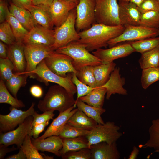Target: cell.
Returning <instances> with one entry per match:
<instances>
[{"label":"cell","mask_w":159,"mask_h":159,"mask_svg":"<svg viewBox=\"0 0 159 159\" xmlns=\"http://www.w3.org/2000/svg\"><path fill=\"white\" fill-rule=\"evenodd\" d=\"M125 29L124 26L121 25L109 26L95 23L89 28L78 32L80 39L77 41L87 45V49L92 52L106 47L108 42L120 35Z\"/></svg>","instance_id":"1"},{"label":"cell","mask_w":159,"mask_h":159,"mask_svg":"<svg viewBox=\"0 0 159 159\" xmlns=\"http://www.w3.org/2000/svg\"><path fill=\"white\" fill-rule=\"evenodd\" d=\"M74 95L58 84L50 86L42 100L39 102L37 107L41 112L57 110L62 113L74 106Z\"/></svg>","instance_id":"2"},{"label":"cell","mask_w":159,"mask_h":159,"mask_svg":"<svg viewBox=\"0 0 159 159\" xmlns=\"http://www.w3.org/2000/svg\"><path fill=\"white\" fill-rule=\"evenodd\" d=\"M87 47L86 44L76 41L71 42L55 51L72 58L73 59L72 65L75 69L77 71L85 66H95L102 64L99 58L90 53L87 49Z\"/></svg>","instance_id":"3"},{"label":"cell","mask_w":159,"mask_h":159,"mask_svg":"<svg viewBox=\"0 0 159 159\" xmlns=\"http://www.w3.org/2000/svg\"><path fill=\"white\" fill-rule=\"evenodd\" d=\"M72 73H68L65 77L59 76L48 68L43 60L32 72L31 78H36L46 86L49 85V82L55 83L63 87L70 94L74 95L77 92V90L71 80Z\"/></svg>","instance_id":"4"},{"label":"cell","mask_w":159,"mask_h":159,"mask_svg":"<svg viewBox=\"0 0 159 159\" xmlns=\"http://www.w3.org/2000/svg\"><path fill=\"white\" fill-rule=\"evenodd\" d=\"M76 16L75 8L71 11L65 21L54 29L55 42L51 47L52 50L55 51L71 42L80 39V36L75 27Z\"/></svg>","instance_id":"5"},{"label":"cell","mask_w":159,"mask_h":159,"mask_svg":"<svg viewBox=\"0 0 159 159\" xmlns=\"http://www.w3.org/2000/svg\"><path fill=\"white\" fill-rule=\"evenodd\" d=\"M120 129V127L112 122L98 124L94 128L89 131L86 136L89 148L92 145L102 142L110 143H116L123 135L119 132Z\"/></svg>","instance_id":"6"},{"label":"cell","mask_w":159,"mask_h":159,"mask_svg":"<svg viewBox=\"0 0 159 159\" xmlns=\"http://www.w3.org/2000/svg\"><path fill=\"white\" fill-rule=\"evenodd\" d=\"M118 11L117 0H95L96 23L109 26L120 25Z\"/></svg>","instance_id":"7"},{"label":"cell","mask_w":159,"mask_h":159,"mask_svg":"<svg viewBox=\"0 0 159 159\" xmlns=\"http://www.w3.org/2000/svg\"><path fill=\"white\" fill-rule=\"evenodd\" d=\"M124 26L125 29L123 32L108 42L110 47L122 42L138 41L159 35V29L149 28L140 25Z\"/></svg>","instance_id":"8"},{"label":"cell","mask_w":159,"mask_h":159,"mask_svg":"<svg viewBox=\"0 0 159 159\" xmlns=\"http://www.w3.org/2000/svg\"><path fill=\"white\" fill-rule=\"evenodd\" d=\"M95 0H79L76 9L75 27L77 32L84 30L95 23Z\"/></svg>","instance_id":"9"},{"label":"cell","mask_w":159,"mask_h":159,"mask_svg":"<svg viewBox=\"0 0 159 159\" xmlns=\"http://www.w3.org/2000/svg\"><path fill=\"white\" fill-rule=\"evenodd\" d=\"M35 103L32 102L30 107L26 111L19 110L11 106L10 112L7 115H0V132L5 133L13 130L25 119L32 116L35 112Z\"/></svg>","instance_id":"10"},{"label":"cell","mask_w":159,"mask_h":159,"mask_svg":"<svg viewBox=\"0 0 159 159\" xmlns=\"http://www.w3.org/2000/svg\"><path fill=\"white\" fill-rule=\"evenodd\" d=\"M33 119V116H30L16 129L5 133L0 132V144L7 146L16 145L19 149L26 136L30 134Z\"/></svg>","instance_id":"11"},{"label":"cell","mask_w":159,"mask_h":159,"mask_svg":"<svg viewBox=\"0 0 159 159\" xmlns=\"http://www.w3.org/2000/svg\"><path fill=\"white\" fill-rule=\"evenodd\" d=\"M54 50L51 47L28 44L24 46V52L27 63L25 72L21 74H27L31 78L32 72L37 65L46 58L50 56Z\"/></svg>","instance_id":"12"},{"label":"cell","mask_w":159,"mask_h":159,"mask_svg":"<svg viewBox=\"0 0 159 159\" xmlns=\"http://www.w3.org/2000/svg\"><path fill=\"white\" fill-rule=\"evenodd\" d=\"M44 60L50 70L61 77H65L68 73L73 72L76 74L77 72L72 64L73 59L67 55L54 51L50 56Z\"/></svg>","instance_id":"13"},{"label":"cell","mask_w":159,"mask_h":159,"mask_svg":"<svg viewBox=\"0 0 159 159\" xmlns=\"http://www.w3.org/2000/svg\"><path fill=\"white\" fill-rule=\"evenodd\" d=\"M54 42V30L37 24L29 31L22 43L24 45L32 44L51 47Z\"/></svg>","instance_id":"14"},{"label":"cell","mask_w":159,"mask_h":159,"mask_svg":"<svg viewBox=\"0 0 159 159\" xmlns=\"http://www.w3.org/2000/svg\"><path fill=\"white\" fill-rule=\"evenodd\" d=\"M134 52L130 44L127 42L116 44L108 49H99L92 51V54L101 61L102 64H106L127 57Z\"/></svg>","instance_id":"15"},{"label":"cell","mask_w":159,"mask_h":159,"mask_svg":"<svg viewBox=\"0 0 159 159\" xmlns=\"http://www.w3.org/2000/svg\"><path fill=\"white\" fill-rule=\"evenodd\" d=\"M77 3L66 0H54L49 8L53 25L57 27L64 23Z\"/></svg>","instance_id":"16"},{"label":"cell","mask_w":159,"mask_h":159,"mask_svg":"<svg viewBox=\"0 0 159 159\" xmlns=\"http://www.w3.org/2000/svg\"><path fill=\"white\" fill-rule=\"evenodd\" d=\"M118 4L120 25H140L141 13L136 4L131 2H119Z\"/></svg>","instance_id":"17"},{"label":"cell","mask_w":159,"mask_h":159,"mask_svg":"<svg viewBox=\"0 0 159 159\" xmlns=\"http://www.w3.org/2000/svg\"><path fill=\"white\" fill-rule=\"evenodd\" d=\"M91 159H119L120 154L116 143L101 142L91 145Z\"/></svg>","instance_id":"18"},{"label":"cell","mask_w":159,"mask_h":159,"mask_svg":"<svg viewBox=\"0 0 159 159\" xmlns=\"http://www.w3.org/2000/svg\"><path fill=\"white\" fill-rule=\"evenodd\" d=\"M23 43L16 42L8 47V58L14 66L16 73L21 74L25 72L27 66Z\"/></svg>","instance_id":"19"},{"label":"cell","mask_w":159,"mask_h":159,"mask_svg":"<svg viewBox=\"0 0 159 159\" xmlns=\"http://www.w3.org/2000/svg\"><path fill=\"white\" fill-rule=\"evenodd\" d=\"M74 108L73 106L64 111L59 113L56 118L53 119L44 134L37 138L43 139L52 135L59 136L69 118L78 109L77 108L74 109Z\"/></svg>","instance_id":"20"},{"label":"cell","mask_w":159,"mask_h":159,"mask_svg":"<svg viewBox=\"0 0 159 159\" xmlns=\"http://www.w3.org/2000/svg\"><path fill=\"white\" fill-rule=\"evenodd\" d=\"M31 139L32 143L39 151L49 152L60 156L59 151L62 147L63 143L62 138L59 136L52 135L43 139L31 137Z\"/></svg>","instance_id":"21"},{"label":"cell","mask_w":159,"mask_h":159,"mask_svg":"<svg viewBox=\"0 0 159 159\" xmlns=\"http://www.w3.org/2000/svg\"><path fill=\"white\" fill-rule=\"evenodd\" d=\"M119 67H115L111 72L107 82L102 86L107 89L106 99L109 100L112 94H118L125 95L127 94V90L123 88L125 80L121 77L120 74Z\"/></svg>","instance_id":"22"},{"label":"cell","mask_w":159,"mask_h":159,"mask_svg":"<svg viewBox=\"0 0 159 159\" xmlns=\"http://www.w3.org/2000/svg\"><path fill=\"white\" fill-rule=\"evenodd\" d=\"M25 9L30 11L37 24L48 29H51L54 25L49 9L32 4L27 5Z\"/></svg>","instance_id":"23"},{"label":"cell","mask_w":159,"mask_h":159,"mask_svg":"<svg viewBox=\"0 0 159 159\" xmlns=\"http://www.w3.org/2000/svg\"><path fill=\"white\" fill-rule=\"evenodd\" d=\"M9 10L14 16L28 31L37 25L30 11L27 9L11 4Z\"/></svg>","instance_id":"24"},{"label":"cell","mask_w":159,"mask_h":159,"mask_svg":"<svg viewBox=\"0 0 159 159\" xmlns=\"http://www.w3.org/2000/svg\"><path fill=\"white\" fill-rule=\"evenodd\" d=\"M67 123L70 125L88 131L94 128L98 124L94 120L87 116L78 109L70 117Z\"/></svg>","instance_id":"25"},{"label":"cell","mask_w":159,"mask_h":159,"mask_svg":"<svg viewBox=\"0 0 159 159\" xmlns=\"http://www.w3.org/2000/svg\"><path fill=\"white\" fill-rule=\"evenodd\" d=\"M116 66V64L113 61L106 64H102L93 66L96 88L102 86L107 82Z\"/></svg>","instance_id":"26"},{"label":"cell","mask_w":159,"mask_h":159,"mask_svg":"<svg viewBox=\"0 0 159 159\" xmlns=\"http://www.w3.org/2000/svg\"><path fill=\"white\" fill-rule=\"evenodd\" d=\"M107 89L103 87L94 88L87 94L79 99L87 105L97 108H102Z\"/></svg>","instance_id":"27"},{"label":"cell","mask_w":159,"mask_h":159,"mask_svg":"<svg viewBox=\"0 0 159 159\" xmlns=\"http://www.w3.org/2000/svg\"><path fill=\"white\" fill-rule=\"evenodd\" d=\"M62 139L63 146L59 151L60 156L69 151H76L89 148L88 140L86 136L64 138Z\"/></svg>","instance_id":"28"},{"label":"cell","mask_w":159,"mask_h":159,"mask_svg":"<svg viewBox=\"0 0 159 159\" xmlns=\"http://www.w3.org/2000/svg\"><path fill=\"white\" fill-rule=\"evenodd\" d=\"M74 107V108L77 107L78 109L82 111L88 117L94 120L98 124H103L105 123L101 115L106 111L105 109L89 105L79 99L76 100Z\"/></svg>","instance_id":"29"},{"label":"cell","mask_w":159,"mask_h":159,"mask_svg":"<svg viewBox=\"0 0 159 159\" xmlns=\"http://www.w3.org/2000/svg\"><path fill=\"white\" fill-rule=\"evenodd\" d=\"M149 138L144 144L139 145L140 148H153L159 153V118L153 120L148 129Z\"/></svg>","instance_id":"30"},{"label":"cell","mask_w":159,"mask_h":159,"mask_svg":"<svg viewBox=\"0 0 159 159\" xmlns=\"http://www.w3.org/2000/svg\"><path fill=\"white\" fill-rule=\"evenodd\" d=\"M138 62L142 69L159 67V45L152 50L142 54Z\"/></svg>","instance_id":"31"},{"label":"cell","mask_w":159,"mask_h":159,"mask_svg":"<svg viewBox=\"0 0 159 159\" xmlns=\"http://www.w3.org/2000/svg\"><path fill=\"white\" fill-rule=\"evenodd\" d=\"M135 52L141 54L153 49L159 45V37L127 42Z\"/></svg>","instance_id":"32"},{"label":"cell","mask_w":159,"mask_h":159,"mask_svg":"<svg viewBox=\"0 0 159 159\" xmlns=\"http://www.w3.org/2000/svg\"><path fill=\"white\" fill-rule=\"evenodd\" d=\"M29 75L27 74H14L13 76L5 82L8 89L16 98L18 92L21 87H24L27 83V80Z\"/></svg>","instance_id":"33"},{"label":"cell","mask_w":159,"mask_h":159,"mask_svg":"<svg viewBox=\"0 0 159 159\" xmlns=\"http://www.w3.org/2000/svg\"><path fill=\"white\" fill-rule=\"evenodd\" d=\"M6 21L11 26L16 42L22 43L24 38L29 31L10 13L9 9L7 12Z\"/></svg>","instance_id":"34"},{"label":"cell","mask_w":159,"mask_h":159,"mask_svg":"<svg viewBox=\"0 0 159 159\" xmlns=\"http://www.w3.org/2000/svg\"><path fill=\"white\" fill-rule=\"evenodd\" d=\"M0 103L8 104L17 108L25 107V105L21 100L11 94L5 82L1 79L0 80Z\"/></svg>","instance_id":"35"},{"label":"cell","mask_w":159,"mask_h":159,"mask_svg":"<svg viewBox=\"0 0 159 159\" xmlns=\"http://www.w3.org/2000/svg\"><path fill=\"white\" fill-rule=\"evenodd\" d=\"M142 70L141 83L142 87L145 90L152 84L159 80V67Z\"/></svg>","instance_id":"36"},{"label":"cell","mask_w":159,"mask_h":159,"mask_svg":"<svg viewBox=\"0 0 159 159\" xmlns=\"http://www.w3.org/2000/svg\"><path fill=\"white\" fill-rule=\"evenodd\" d=\"M76 74L78 79L84 83L94 88H96L93 66L84 67L77 71Z\"/></svg>","instance_id":"37"},{"label":"cell","mask_w":159,"mask_h":159,"mask_svg":"<svg viewBox=\"0 0 159 159\" xmlns=\"http://www.w3.org/2000/svg\"><path fill=\"white\" fill-rule=\"evenodd\" d=\"M140 25L159 29V11H150L141 13Z\"/></svg>","instance_id":"38"},{"label":"cell","mask_w":159,"mask_h":159,"mask_svg":"<svg viewBox=\"0 0 159 159\" xmlns=\"http://www.w3.org/2000/svg\"><path fill=\"white\" fill-rule=\"evenodd\" d=\"M26 155L27 159H44L43 154L40 153L31 141V137L26 136L21 147Z\"/></svg>","instance_id":"39"},{"label":"cell","mask_w":159,"mask_h":159,"mask_svg":"<svg viewBox=\"0 0 159 159\" xmlns=\"http://www.w3.org/2000/svg\"><path fill=\"white\" fill-rule=\"evenodd\" d=\"M89 131L78 128L67 123L60 132L59 136L62 138L86 136Z\"/></svg>","instance_id":"40"},{"label":"cell","mask_w":159,"mask_h":159,"mask_svg":"<svg viewBox=\"0 0 159 159\" xmlns=\"http://www.w3.org/2000/svg\"><path fill=\"white\" fill-rule=\"evenodd\" d=\"M0 39L8 45L13 44L16 42L11 26L6 21L0 24Z\"/></svg>","instance_id":"41"},{"label":"cell","mask_w":159,"mask_h":159,"mask_svg":"<svg viewBox=\"0 0 159 159\" xmlns=\"http://www.w3.org/2000/svg\"><path fill=\"white\" fill-rule=\"evenodd\" d=\"M14 66L11 61L7 57L0 58V76L1 79L5 82L14 74Z\"/></svg>","instance_id":"42"},{"label":"cell","mask_w":159,"mask_h":159,"mask_svg":"<svg viewBox=\"0 0 159 159\" xmlns=\"http://www.w3.org/2000/svg\"><path fill=\"white\" fill-rule=\"evenodd\" d=\"M71 80L77 88V95L76 100H77L80 97L87 94L94 89L81 82L75 73H72Z\"/></svg>","instance_id":"43"},{"label":"cell","mask_w":159,"mask_h":159,"mask_svg":"<svg viewBox=\"0 0 159 159\" xmlns=\"http://www.w3.org/2000/svg\"><path fill=\"white\" fill-rule=\"evenodd\" d=\"M63 159H91L90 148H86L74 151H69L61 155Z\"/></svg>","instance_id":"44"},{"label":"cell","mask_w":159,"mask_h":159,"mask_svg":"<svg viewBox=\"0 0 159 159\" xmlns=\"http://www.w3.org/2000/svg\"><path fill=\"white\" fill-rule=\"evenodd\" d=\"M54 111H47L43 112L42 114H39L35 111L32 115L33 117L32 127L35 125L45 122L50 119H53L55 114Z\"/></svg>","instance_id":"45"},{"label":"cell","mask_w":159,"mask_h":159,"mask_svg":"<svg viewBox=\"0 0 159 159\" xmlns=\"http://www.w3.org/2000/svg\"><path fill=\"white\" fill-rule=\"evenodd\" d=\"M138 7L141 13L159 11V1L158 0H144Z\"/></svg>","instance_id":"46"},{"label":"cell","mask_w":159,"mask_h":159,"mask_svg":"<svg viewBox=\"0 0 159 159\" xmlns=\"http://www.w3.org/2000/svg\"><path fill=\"white\" fill-rule=\"evenodd\" d=\"M49 121L48 120L33 126L29 135L31 137L33 136L34 138H37L39 134L44 130L45 127L48 125Z\"/></svg>","instance_id":"47"},{"label":"cell","mask_w":159,"mask_h":159,"mask_svg":"<svg viewBox=\"0 0 159 159\" xmlns=\"http://www.w3.org/2000/svg\"><path fill=\"white\" fill-rule=\"evenodd\" d=\"M7 4L4 0H0V22L2 23L6 20V15L9 10Z\"/></svg>","instance_id":"48"},{"label":"cell","mask_w":159,"mask_h":159,"mask_svg":"<svg viewBox=\"0 0 159 159\" xmlns=\"http://www.w3.org/2000/svg\"><path fill=\"white\" fill-rule=\"evenodd\" d=\"M30 92L31 95L36 98H39L43 94L42 88L37 85H34L32 86L30 89Z\"/></svg>","instance_id":"49"},{"label":"cell","mask_w":159,"mask_h":159,"mask_svg":"<svg viewBox=\"0 0 159 159\" xmlns=\"http://www.w3.org/2000/svg\"><path fill=\"white\" fill-rule=\"evenodd\" d=\"M54 0H33L32 3L34 5L49 9Z\"/></svg>","instance_id":"50"},{"label":"cell","mask_w":159,"mask_h":159,"mask_svg":"<svg viewBox=\"0 0 159 159\" xmlns=\"http://www.w3.org/2000/svg\"><path fill=\"white\" fill-rule=\"evenodd\" d=\"M0 159L4 158L6 154L8 153L14 151L18 149L14 146L11 148H9L8 146H6L3 144H0Z\"/></svg>","instance_id":"51"},{"label":"cell","mask_w":159,"mask_h":159,"mask_svg":"<svg viewBox=\"0 0 159 159\" xmlns=\"http://www.w3.org/2000/svg\"><path fill=\"white\" fill-rule=\"evenodd\" d=\"M12 3L19 7L25 8L26 6L32 4L30 0H11Z\"/></svg>","instance_id":"52"},{"label":"cell","mask_w":159,"mask_h":159,"mask_svg":"<svg viewBox=\"0 0 159 159\" xmlns=\"http://www.w3.org/2000/svg\"><path fill=\"white\" fill-rule=\"evenodd\" d=\"M1 41H0V58L5 59L8 57V47Z\"/></svg>","instance_id":"53"},{"label":"cell","mask_w":159,"mask_h":159,"mask_svg":"<svg viewBox=\"0 0 159 159\" xmlns=\"http://www.w3.org/2000/svg\"><path fill=\"white\" fill-rule=\"evenodd\" d=\"M6 159H26V156L23 152L22 148H20L19 152L14 155H13L7 157Z\"/></svg>","instance_id":"54"},{"label":"cell","mask_w":159,"mask_h":159,"mask_svg":"<svg viewBox=\"0 0 159 159\" xmlns=\"http://www.w3.org/2000/svg\"><path fill=\"white\" fill-rule=\"evenodd\" d=\"M139 150L138 148L136 146H134L133 150L128 159H135L137 158V157L139 154Z\"/></svg>","instance_id":"55"},{"label":"cell","mask_w":159,"mask_h":159,"mask_svg":"<svg viewBox=\"0 0 159 159\" xmlns=\"http://www.w3.org/2000/svg\"><path fill=\"white\" fill-rule=\"evenodd\" d=\"M144 0H119V2H131L138 6Z\"/></svg>","instance_id":"56"},{"label":"cell","mask_w":159,"mask_h":159,"mask_svg":"<svg viewBox=\"0 0 159 159\" xmlns=\"http://www.w3.org/2000/svg\"><path fill=\"white\" fill-rule=\"evenodd\" d=\"M68 0V1H74V2H77V1H79V0Z\"/></svg>","instance_id":"57"},{"label":"cell","mask_w":159,"mask_h":159,"mask_svg":"<svg viewBox=\"0 0 159 159\" xmlns=\"http://www.w3.org/2000/svg\"><path fill=\"white\" fill-rule=\"evenodd\" d=\"M30 0L32 1L33 0Z\"/></svg>","instance_id":"58"},{"label":"cell","mask_w":159,"mask_h":159,"mask_svg":"<svg viewBox=\"0 0 159 159\" xmlns=\"http://www.w3.org/2000/svg\"><path fill=\"white\" fill-rule=\"evenodd\" d=\"M158 1H159V0H158Z\"/></svg>","instance_id":"59"}]
</instances>
